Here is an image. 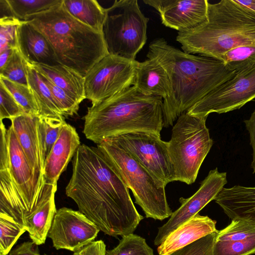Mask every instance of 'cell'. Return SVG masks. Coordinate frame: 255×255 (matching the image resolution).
<instances>
[{"label": "cell", "mask_w": 255, "mask_h": 255, "mask_svg": "<svg viewBox=\"0 0 255 255\" xmlns=\"http://www.w3.org/2000/svg\"><path fill=\"white\" fill-rule=\"evenodd\" d=\"M218 232L212 233L168 255H213V247Z\"/></svg>", "instance_id": "36"}, {"label": "cell", "mask_w": 255, "mask_h": 255, "mask_svg": "<svg viewBox=\"0 0 255 255\" xmlns=\"http://www.w3.org/2000/svg\"><path fill=\"white\" fill-rule=\"evenodd\" d=\"M155 9L162 23L178 32L191 30L207 19V0H143Z\"/></svg>", "instance_id": "15"}, {"label": "cell", "mask_w": 255, "mask_h": 255, "mask_svg": "<svg viewBox=\"0 0 255 255\" xmlns=\"http://www.w3.org/2000/svg\"><path fill=\"white\" fill-rule=\"evenodd\" d=\"M81 145L76 128L65 123L44 163L45 182L56 184Z\"/></svg>", "instance_id": "18"}, {"label": "cell", "mask_w": 255, "mask_h": 255, "mask_svg": "<svg viewBox=\"0 0 255 255\" xmlns=\"http://www.w3.org/2000/svg\"><path fill=\"white\" fill-rule=\"evenodd\" d=\"M39 74L49 89L59 109L64 118L77 115L80 104L65 91L55 85L47 77L39 73Z\"/></svg>", "instance_id": "34"}, {"label": "cell", "mask_w": 255, "mask_h": 255, "mask_svg": "<svg viewBox=\"0 0 255 255\" xmlns=\"http://www.w3.org/2000/svg\"><path fill=\"white\" fill-rule=\"evenodd\" d=\"M22 21L14 16L0 18V52L17 48V28Z\"/></svg>", "instance_id": "35"}, {"label": "cell", "mask_w": 255, "mask_h": 255, "mask_svg": "<svg viewBox=\"0 0 255 255\" xmlns=\"http://www.w3.org/2000/svg\"><path fill=\"white\" fill-rule=\"evenodd\" d=\"M221 61L236 73L241 71L255 63V44L236 47L225 53Z\"/></svg>", "instance_id": "31"}, {"label": "cell", "mask_w": 255, "mask_h": 255, "mask_svg": "<svg viewBox=\"0 0 255 255\" xmlns=\"http://www.w3.org/2000/svg\"><path fill=\"white\" fill-rule=\"evenodd\" d=\"M207 117L182 114L177 120L168 141L174 181L194 183L213 141L206 125Z\"/></svg>", "instance_id": "7"}, {"label": "cell", "mask_w": 255, "mask_h": 255, "mask_svg": "<svg viewBox=\"0 0 255 255\" xmlns=\"http://www.w3.org/2000/svg\"><path fill=\"white\" fill-rule=\"evenodd\" d=\"M106 11L103 33L109 54L134 60L146 42L149 18L136 0H116Z\"/></svg>", "instance_id": "8"}, {"label": "cell", "mask_w": 255, "mask_h": 255, "mask_svg": "<svg viewBox=\"0 0 255 255\" xmlns=\"http://www.w3.org/2000/svg\"><path fill=\"white\" fill-rule=\"evenodd\" d=\"M28 85L32 91L39 111V116L47 117H64L52 95L39 73L28 63Z\"/></svg>", "instance_id": "26"}, {"label": "cell", "mask_w": 255, "mask_h": 255, "mask_svg": "<svg viewBox=\"0 0 255 255\" xmlns=\"http://www.w3.org/2000/svg\"><path fill=\"white\" fill-rule=\"evenodd\" d=\"M255 254V221L237 217L218 231L213 255H251Z\"/></svg>", "instance_id": "16"}, {"label": "cell", "mask_w": 255, "mask_h": 255, "mask_svg": "<svg viewBox=\"0 0 255 255\" xmlns=\"http://www.w3.org/2000/svg\"><path fill=\"white\" fill-rule=\"evenodd\" d=\"M214 200L230 219L249 218L255 221V187H224Z\"/></svg>", "instance_id": "23"}, {"label": "cell", "mask_w": 255, "mask_h": 255, "mask_svg": "<svg viewBox=\"0 0 255 255\" xmlns=\"http://www.w3.org/2000/svg\"><path fill=\"white\" fill-rule=\"evenodd\" d=\"M40 255L39 254V255Z\"/></svg>", "instance_id": "45"}, {"label": "cell", "mask_w": 255, "mask_h": 255, "mask_svg": "<svg viewBox=\"0 0 255 255\" xmlns=\"http://www.w3.org/2000/svg\"><path fill=\"white\" fill-rule=\"evenodd\" d=\"M51 45L58 62L85 77L91 68L109 54L103 33L77 20L61 2L27 18Z\"/></svg>", "instance_id": "5"}, {"label": "cell", "mask_w": 255, "mask_h": 255, "mask_svg": "<svg viewBox=\"0 0 255 255\" xmlns=\"http://www.w3.org/2000/svg\"><path fill=\"white\" fill-rule=\"evenodd\" d=\"M65 9L73 17L94 30L103 33L106 8L96 0H63Z\"/></svg>", "instance_id": "25"}, {"label": "cell", "mask_w": 255, "mask_h": 255, "mask_svg": "<svg viewBox=\"0 0 255 255\" xmlns=\"http://www.w3.org/2000/svg\"><path fill=\"white\" fill-rule=\"evenodd\" d=\"M27 68L28 62L18 49L15 48L5 66L0 70V77L28 85Z\"/></svg>", "instance_id": "33"}, {"label": "cell", "mask_w": 255, "mask_h": 255, "mask_svg": "<svg viewBox=\"0 0 255 255\" xmlns=\"http://www.w3.org/2000/svg\"><path fill=\"white\" fill-rule=\"evenodd\" d=\"M57 183L45 182L43 198L36 210L26 219V231L34 244L45 243L56 213L55 194Z\"/></svg>", "instance_id": "21"}, {"label": "cell", "mask_w": 255, "mask_h": 255, "mask_svg": "<svg viewBox=\"0 0 255 255\" xmlns=\"http://www.w3.org/2000/svg\"><path fill=\"white\" fill-rule=\"evenodd\" d=\"M100 231L80 211L63 207L57 210L48 237L56 250L74 253L94 241Z\"/></svg>", "instance_id": "12"}, {"label": "cell", "mask_w": 255, "mask_h": 255, "mask_svg": "<svg viewBox=\"0 0 255 255\" xmlns=\"http://www.w3.org/2000/svg\"><path fill=\"white\" fill-rule=\"evenodd\" d=\"M255 98V63L236 73L235 76L214 89L187 112L208 117L239 109Z\"/></svg>", "instance_id": "10"}, {"label": "cell", "mask_w": 255, "mask_h": 255, "mask_svg": "<svg viewBox=\"0 0 255 255\" xmlns=\"http://www.w3.org/2000/svg\"><path fill=\"white\" fill-rule=\"evenodd\" d=\"M16 48L28 63L59 64L46 37L26 21L18 27Z\"/></svg>", "instance_id": "19"}, {"label": "cell", "mask_w": 255, "mask_h": 255, "mask_svg": "<svg viewBox=\"0 0 255 255\" xmlns=\"http://www.w3.org/2000/svg\"><path fill=\"white\" fill-rule=\"evenodd\" d=\"M10 121V126L35 175L38 179L45 180V161L38 116L25 114Z\"/></svg>", "instance_id": "17"}, {"label": "cell", "mask_w": 255, "mask_h": 255, "mask_svg": "<svg viewBox=\"0 0 255 255\" xmlns=\"http://www.w3.org/2000/svg\"><path fill=\"white\" fill-rule=\"evenodd\" d=\"M26 231L25 228L12 218L0 213V254L7 255Z\"/></svg>", "instance_id": "29"}, {"label": "cell", "mask_w": 255, "mask_h": 255, "mask_svg": "<svg viewBox=\"0 0 255 255\" xmlns=\"http://www.w3.org/2000/svg\"><path fill=\"white\" fill-rule=\"evenodd\" d=\"M14 49L15 48H8L0 52V70L5 66L10 58Z\"/></svg>", "instance_id": "41"}, {"label": "cell", "mask_w": 255, "mask_h": 255, "mask_svg": "<svg viewBox=\"0 0 255 255\" xmlns=\"http://www.w3.org/2000/svg\"><path fill=\"white\" fill-rule=\"evenodd\" d=\"M0 82L11 93L26 114L39 116L38 105L28 85L14 82L2 77H0Z\"/></svg>", "instance_id": "30"}, {"label": "cell", "mask_w": 255, "mask_h": 255, "mask_svg": "<svg viewBox=\"0 0 255 255\" xmlns=\"http://www.w3.org/2000/svg\"><path fill=\"white\" fill-rule=\"evenodd\" d=\"M38 122L45 161L57 140L63 126L66 123L64 117L40 116H38Z\"/></svg>", "instance_id": "28"}, {"label": "cell", "mask_w": 255, "mask_h": 255, "mask_svg": "<svg viewBox=\"0 0 255 255\" xmlns=\"http://www.w3.org/2000/svg\"><path fill=\"white\" fill-rule=\"evenodd\" d=\"M37 246L32 241L25 242L12 250L9 255H38Z\"/></svg>", "instance_id": "40"}, {"label": "cell", "mask_w": 255, "mask_h": 255, "mask_svg": "<svg viewBox=\"0 0 255 255\" xmlns=\"http://www.w3.org/2000/svg\"><path fill=\"white\" fill-rule=\"evenodd\" d=\"M107 138L130 153L165 185L174 181L168 141L160 135L134 131Z\"/></svg>", "instance_id": "11"}, {"label": "cell", "mask_w": 255, "mask_h": 255, "mask_svg": "<svg viewBox=\"0 0 255 255\" xmlns=\"http://www.w3.org/2000/svg\"><path fill=\"white\" fill-rule=\"evenodd\" d=\"M147 58L138 63L134 86L144 95L161 97L165 100L171 92L168 75L155 59Z\"/></svg>", "instance_id": "22"}, {"label": "cell", "mask_w": 255, "mask_h": 255, "mask_svg": "<svg viewBox=\"0 0 255 255\" xmlns=\"http://www.w3.org/2000/svg\"><path fill=\"white\" fill-rule=\"evenodd\" d=\"M62 0H7L14 17L25 21L31 15L46 11Z\"/></svg>", "instance_id": "27"}, {"label": "cell", "mask_w": 255, "mask_h": 255, "mask_svg": "<svg viewBox=\"0 0 255 255\" xmlns=\"http://www.w3.org/2000/svg\"><path fill=\"white\" fill-rule=\"evenodd\" d=\"M97 146L116 167L146 218L162 221L171 216L173 212L167 203L166 185L162 181L130 153L109 139Z\"/></svg>", "instance_id": "6"}, {"label": "cell", "mask_w": 255, "mask_h": 255, "mask_svg": "<svg viewBox=\"0 0 255 255\" xmlns=\"http://www.w3.org/2000/svg\"><path fill=\"white\" fill-rule=\"evenodd\" d=\"M8 168L12 180L18 189L27 214V218L37 208L44 191L45 180L35 175L10 126L7 129Z\"/></svg>", "instance_id": "13"}, {"label": "cell", "mask_w": 255, "mask_h": 255, "mask_svg": "<svg viewBox=\"0 0 255 255\" xmlns=\"http://www.w3.org/2000/svg\"><path fill=\"white\" fill-rule=\"evenodd\" d=\"M183 51L221 61L228 51L255 44V13L236 2H209L207 20L189 30L178 32Z\"/></svg>", "instance_id": "4"}, {"label": "cell", "mask_w": 255, "mask_h": 255, "mask_svg": "<svg viewBox=\"0 0 255 255\" xmlns=\"http://www.w3.org/2000/svg\"><path fill=\"white\" fill-rule=\"evenodd\" d=\"M66 194L105 234H132L143 219L119 172L97 146L82 144L73 159Z\"/></svg>", "instance_id": "1"}, {"label": "cell", "mask_w": 255, "mask_h": 255, "mask_svg": "<svg viewBox=\"0 0 255 255\" xmlns=\"http://www.w3.org/2000/svg\"><path fill=\"white\" fill-rule=\"evenodd\" d=\"M216 221L199 213L182 224L169 234L157 248L159 255L172 253L217 231Z\"/></svg>", "instance_id": "20"}, {"label": "cell", "mask_w": 255, "mask_h": 255, "mask_svg": "<svg viewBox=\"0 0 255 255\" xmlns=\"http://www.w3.org/2000/svg\"><path fill=\"white\" fill-rule=\"evenodd\" d=\"M236 1L255 13V0H236Z\"/></svg>", "instance_id": "43"}, {"label": "cell", "mask_w": 255, "mask_h": 255, "mask_svg": "<svg viewBox=\"0 0 255 255\" xmlns=\"http://www.w3.org/2000/svg\"><path fill=\"white\" fill-rule=\"evenodd\" d=\"M247 129L249 132L250 144L253 148V160L251 163V168L255 173V110L253 112L248 120L244 121Z\"/></svg>", "instance_id": "39"}, {"label": "cell", "mask_w": 255, "mask_h": 255, "mask_svg": "<svg viewBox=\"0 0 255 255\" xmlns=\"http://www.w3.org/2000/svg\"><path fill=\"white\" fill-rule=\"evenodd\" d=\"M106 255H154L145 240L135 234L122 236L118 245L106 251Z\"/></svg>", "instance_id": "32"}, {"label": "cell", "mask_w": 255, "mask_h": 255, "mask_svg": "<svg viewBox=\"0 0 255 255\" xmlns=\"http://www.w3.org/2000/svg\"><path fill=\"white\" fill-rule=\"evenodd\" d=\"M83 132L97 144L112 136L134 131L160 135L163 99L146 96L133 85L88 108Z\"/></svg>", "instance_id": "3"}, {"label": "cell", "mask_w": 255, "mask_h": 255, "mask_svg": "<svg viewBox=\"0 0 255 255\" xmlns=\"http://www.w3.org/2000/svg\"><path fill=\"white\" fill-rule=\"evenodd\" d=\"M227 182L226 172H220L217 168L211 170L192 196L179 199L181 206L172 213L168 221L158 228L154 244L159 246L170 233L214 200Z\"/></svg>", "instance_id": "14"}, {"label": "cell", "mask_w": 255, "mask_h": 255, "mask_svg": "<svg viewBox=\"0 0 255 255\" xmlns=\"http://www.w3.org/2000/svg\"><path fill=\"white\" fill-rule=\"evenodd\" d=\"M0 121L5 119L10 120L25 114L22 108L0 82Z\"/></svg>", "instance_id": "37"}, {"label": "cell", "mask_w": 255, "mask_h": 255, "mask_svg": "<svg viewBox=\"0 0 255 255\" xmlns=\"http://www.w3.org/2000/svg\"><path fill=\"white\" fill-rule=\"evenodd\" d=\"M106 245L102 240L93 241L74 253L73 255H106Z\"/></svg>", "instance_id": "38"}, {"label": "cell", "mask_w": 255, "mask_h": 255, "mask_svg": "<svg viewBox=\"0 0 255 255\" xmlns=\"http://www.w3.org/2000/svg\"><path fill=\"white\" fill-rule=\"evenodd\" d=\"M38 73L45 76L80 104L86 99L85 78L70 68L62 64L53 66L28 63Z\"/></svg>", "instance_id": "24"}, {"label": "cell", "mask_w": 255, "mask_h": 255, "mask_svg": "<svg viewBox=\"0 0 255 255\" xmlns=\"http://www.w3.org/2000/svg\"><path fill=\"white\" fill-rule=\"evenodd\" d=\"M146 56L162 66L170 83V94L163 100V127L172 126L182 114L236 74L220 60L187 53L161 38L150 43Z\"/></svg>", "instance_id": "2"}, {"label": "cell", "mask_w": 255, "mask_h": 255, "mask_svg": "<svg viewBox=\"0 0 255 255\" xmlns=\"http://www.w3.org/2000/svg\"><path fill=\"white\" fill-rule=\"evenodd\" d=\"M0 18L5 17L14 16L7 0H0Z\"/></svg>", "instance_id": "42"}, {"label": "cell", "mask_w": 255, "mask_h": 255, "mask_svg": "<svg viewBox=\"0 0 255 255\" xmlns=\"http://www.w3.org/2000/svg\"><path fill=\"white\" fill-rule=\"evenodd\" d=\"M139 62L109 54L85 78L86 99L95 105L134 85Z\"/></svg>", "instance_id": "9"}, {"label": "cell", "mask_w": 255, "mask_h": 255, "mask_svg": "<svg viewBox=\"0 0 255 255\" xmlns=\"http://www.w3.org/2000/svg\"><path fill=\"white\" fill-rule=\"evenodd\" d=\"M0 255H3L0 254Z\"/></svg>", "instance_id": "44"}]
</instances>
